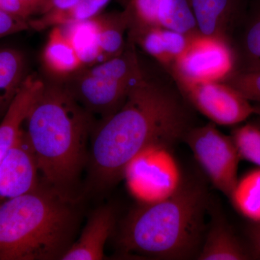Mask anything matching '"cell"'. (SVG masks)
I'll list each match as a JSON object with an SVG mask.
<instances>
[{"label": "cell", "mask_w": 260, "mask_h": 260, "mask_svg": "<svg viewBox=\"0 0 260 260\" xmlns=\"http://www.w3.org/2000/svg\"><path fill=\"white\" fill-rule=\"evenodd\" d=\"M184 100L181 94L145 76L94 131L88 159L94 185L99 189L114 185L148 147L172 146L183 139L191 128Z\"/></svg>", "instance_id": "cell-1"}, {"label": "cell", "mask_w": 260, "mask_h": 260, "mask_svg": "<svg viewBox=\"0 0 260 260\" xmlns=\"http://www.w3.org/2000/svg\"><path fill=\"white\" fill-rule=\"evenodd\" d=\"M92 126L93 116L64 84L46 82L24 121L42 183L71 199L88 159L87 140Z\"/></svg>", "instance_id": "cell-2"}, {"label": "cell", "mask_w": 260, "mask_h": 260, "mask_svg": "<svg viewBox=\"0 0 260 260\" xmlns=\"http://www.w3.org/2000/svg\"><path fill=\"white\" fill-rule=\"evenodd\" d=\"M208 198L200 184H183L167 199L143 204L121 225L118 243L125 254L187 259L199 254Z\"/></svg>", "instance_id": "cell-3"}, {"label": "cell", "mask_w": 260, "mask_h": 260, "mask_svg": "<svg viewBox=\"0 0 260 260\" xmlns=\"http://www.w3.org/2000/svg\"><path fill=\"white\" fill-rule=\"evenodd\" d=\"M75 200L41 182L0 204V260L61 259L78 225Z\"/></svg>", "instance_id": "cell-4"}, {"label": "cell", "mask_w": 260, "mask_h": 260, "mask_svg": "<svg viewBox=\"0 0 260 260\" xmlns=\"http://www.w3.org/2000/svg\"><path fill=\"white\" fill-rule=\"evenodd\" d=\"M119 56L70 75L64 84L73 96L92 116L102 119L123 105L129 92L144 79L133 39Z\"/></svg>", "instance_id": "cell-5"}, {"label": "cell", "mask_w": 260, "mask_h": 260, "mask_svg": "<svg viewBox=\"0 0 260 260\" xmlns=\"http://www.w3.org/2000/svg\"><path fill=\"white\" fill-rule=\"evenodd\" d=\"M171 147L151 145L126 167L124 176L130 190L143 204L167 199L182 186L180 169Z\"/></svg>", "instance_id": "cell-6"}, {"label": "cell", "mask_w": 260, "mask_h": 260, "mask_svg": "<svg viewBox=\"0 0 260 260\" xmlns=\"http://www.w3.org/2000/svg\"><path fill=\"white\" fill-rule=\"evenodd\" d=\"M183 140L213 186L229 198L239 179L241 160L232 137L224 135L211 122L190 128Z\"/></svg>", "instance_id": "cell-7"}, {"label": "cell", "mask_w": 260, "mask_h": 260, "mask_svg": "<svg viewBox=\"0 0 260 260\" xmlns=\"http://www.w3.org/2000/svg\"><path fill=\"white\" fill-rule=\"evenodd\" d=\"M234 53L224 38L194 34L170 70L179 84L223 81L234 73Z\"/></svg>", "instance_id": "cell-8"}, {"label": "cell", "mask_w": 260, "mask_h": 260, "mask_svg": "<svg viewBox=\"0 0 260 260\" xmlns=\"http://www.w3.org/2000/svg\"><path fill=\"white\" fill-rule=\"evenodd\" d=\"M178 88L184 100L213 124L235 125L254 114L251 102L224 81L179 84Z\"/></svg>", "instance_id": "cell-9"}, {"label": "cell", "mask_w": 260, "mask_h": 260, "mask_svg": "<svg viewBox=\"0 0 260 260\" xmlns=\"http://www.w3.org/2000/svg\"><path fill=\"white\" fill-rule=\"evenodd\" d=\"M37 157L25 129L0 162V204L35 190L40 185Z\"/></svg>", "instance_id": "cell-10"}, {"label": "cell", "mask_w": 260, "mask_h": 260, "mask_svg": "<svg viewBox=\"0 0 260 260\" xmlns=\"http://www.w3.org/2000/svg\"><path fill=\"white\" fill-rule=\"evenodd\" d=\"M115 225V213L109 206L94 211L78 241L61 256L63 260L104 259V248Z\"/></svg>", "instance_id": "cell-11"}, {"label": "cell", "mask_w": 260, "mask_h": 260, "mask_svg": "<svg viewBox=\"0 0 260 260\" xmlns=\"http://www.w3.org/2000/svg\"><path fill=\"white\" fill-rule=\"evenodd\" d=\"M134 30L133 42L169 69L185 51L193 36L155 26L138 25Z\"/></svg>", "instance_id": "cell-12"}, {"label": "cell", "mask_w": 260, "mask_h": 260, "mask_svg": "<svg viewBox=\"0 0 260 260\" xmlns=\"http://www.w3.org/2000/svg\"><path fill=\"white\" fill-rule=\"evenodd\" d=\"M200 34L223 38L228 24L235 19L240 0H188Z\"/></svg>", "instance_id": "cell-13"}, {"label": "cell", "mask_w": 260, "mask_h": 260, "mask_svg": "<svg viewBox=\"0 0 260 260\" xmlns=\"http://www.w3.org/2000/svg\"><path fill=\"white\" fill-rule=\"evenodd\" d=\"M251 258L232 229L220 218L215 219L204 238L198 259L246 260Z\"/></svg>", "instance_id": "cell-14"}, {"label": "cell", "mask_w": 260, "mask_h": 260, "mask_svg": "<svg viewBox=\"0 0 260 260\" xmlns=\"http://www.w3.org/2000/svg\"><path fill=\"white\" fill-rule=\"evenodd\" d=\"M97 28L100 63L119 56L125 49L124 35L132 23L128 7L116 13L99 14L94 17Z\"/></svg>", "instance_id": "cell-15"}, {"label": "cell", "mask_w": 260, "mask_h": 260, "mask_svg": "<svg viewBox=\"0 0 260 260\" xmlns=\"http://www.w3.org/2000/svg\"><path fill=\"white\" fill-rule=\"evenodd\" d=\"M46 68L52 74L68 76L83 68L78 53L60 26L51 29L43 52Z\"/></svg>", "instance_id": "cell-16"}, {"label": "cell", "mask_w": 260, "mask_h": 260, "mask_svg": "<svg viewBox=\"0 0 260 260\" xmlns=\"http://www.w3.org/2000/svg\"><path fill=\"white\" fill-rule=\"evenodd\" d=\"M26 77L23 54L14 48L0 47V101L6 110Z\"/></svg>", "instance_id": "cell-17"}, {"label": "cell", "mask_w": 260, "mask_h": 260, "mask_svg": "<svg viewBox=\"0 0 260 260\" xmlns=\"http://www.w3.org/2000/svg\"><path fill=\"white\" fill-rule=\"evenodd\" d=\"M153 26L194 35L199 32L188 0H157Z\"/></svg>", "instance_id": "cell-18"}, {"label": "cell", "mask_w": 260, "mask_h": 260, "mask_svg": "<svg viewBox=\"0 0 260 260\" xmlns=\"http://www.w3.org/2000/svg\"><path fill=\"white\" fill-rule=\"evenodd\" d=\"M229 198L241 215L260 223V167L238 179Z\"/></svg>", "instance_id": "cell-19"}, {"label": "cell", "mask_w": 260, "mask_h": 260, "mask_svg": "<svg viewBox=\"0 0 260 260\" xmlns=\"http://www.w3.org/2000/svg\"><path fill=\"white\" fill-rule=\"evenodd\" d=\"M65 36L79 56L83 68L100 63L97 28L94 18L62 25ZM61 27V26H60Z\"/></svg>", "instance_id": "cell-20"}, {"label": "cell", "mask_w": 260, "mask_h": 260, "mask_svg": "<svg viewBox=\"0 0 260 260\" xmlns=\"http://www.w3.org/2000/svg\"><path fill=\"white\" fill-rule=\"evenodd\" d=\"M112 0H80L71 9L62 13L41 15L29 20L30 29L42 30L49 27L62 26L89 20L102 13Z\"/></svg>", "instance_id": "cell-21"}, {"label": "cell", "mask_w": 260, "mask_h": 260, "mask_svg": "<svg viewBox=\"0 0 260 260\" xmlns=\"http://www.w3.org/2000/svg\"><path fill=\"white\" fill-rule=\"evenodd\" d=\"M231 137L240 158L260 167V126L248 123L234 129Z\"/></svg>", "instance_id": "cell-22"}, {"label": "cell", "mask_w": 260, "mask_h": 260, "mask_svg": "<svg viewBox=\"0 0 260 260\" xmlns=\"http://www.w3.org/2000/svg\"><path fill=\"white\" fill-rule=\"evenodd\" d=\"M242 52L243 66L239 71L260 70V11L246 27Z\"/></svg>", "instance_id": "cell-23"}, {"label": "cell", "mask_w": 260, "mask_h": 260, "mask_svg": "<svg viewBox=\"0 0 260 260\" xmlns=\"http://www.w3.org/2000/svg\"><path fill=\"white\" fill-rule=\"evenodd\" d=\"M223 81L249 102L260 104V70L234 72Z\"/></svg>", "instance_id": "cell-24"}, {"label": "cell", "mask_w": 260, "mask_h": 260, "mask_svg": "<svg viewBox=\"0 0 260 260\" xmlns=\"http://www.w3.org/2000/svg\"><path fill=\"white\" fill-rule=\"evenodd\" d=\"M29 20L0 10V39L30 29Z\"/></svg>", "instance_id": "cell-25"}, {"label": "cell", "mask_w": 260, "mask_h": 260, "mask_svg": "<svg viewBox=\"0 0 260 260\" xmlns=\"http://www.w3.org/2000/svg\"><path fill=\"white\" fill-rule=\"evenodd\" d=\"M80 1V0H47L37 16L62 13L71 9Z\"/></svg>", "instance_id": "cell-26"}, {"label": "cell", "mask_w": 260, "mask_h": 260, "mask_svg": "<svg viewBox=\"0 0 260 260\" xmlns=\"http://www.w3.org/2000/svg\"><path fill=\"white\" fill-rule=\"evenodd\" d=\"M0 10L26 20L30 19L28 12L20 0H0Z\"/></svg>", "instance_id": "cell-27"}, {"label": "cell", "mask_w": 260, "mask_h": 260, "mask_svg": "<svg viewBox=\"0 0 260 260\" xmlns=\"http://www.w3.org/2000/svg\"><path fill=\"white\" fill-rule=\"evenodd\" d=\"M20 2L28 12L30 18H32L39 14L47 0H20Z\"/></svg>", "instance_id": "cell-28"}, {"label": "cell", "mask_w": 260, "mask_h": 260, "mask_svg": "<svg viewBox=\"0 0 260 260\" xmlns=\"http://www.w3.org/2000/svg\"><path fill=\"white\" fill-rule=\"evenodd\" d=\"M252 242L254 254L260 259V223H256L252 232Z\"/></svg>", "instance_id": "cell-29"}, {"label": "cell", "mask_w": 260, "mask_h": 260, "mask_svg": "<svg viewBox=\"0 0 260 260\" xmlns=\"http://www.w3.org/2000/svg\"><path fill=\"white\" fill-rule=\"evenodd\" d=\"M253 107H254V114L260 117V104H256L255 105H253Z\"/></svg>", "instance_id": "cell-30"}, {"label": "cell", "mask_w": 260, "mask_h": 260, "mask_svg": "<svg viewBox=\"0 0 260 260\" xmlns=\"http://www.w3.org/2000/svg\"><path fill=\"white\" fill-rule=\"evenodd\" d=\"M6 112V109H5V107H3V104H2L1 101H0V120H1L2 118L3 117V116L5 115V112Z\"/></svg>", "instance_id": "cell-31"}]
</instances>
